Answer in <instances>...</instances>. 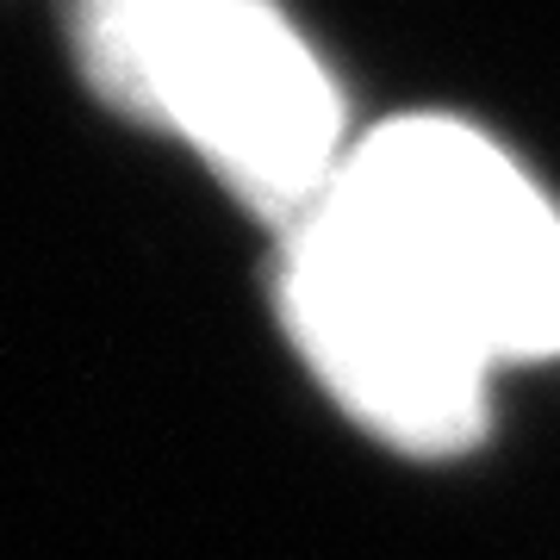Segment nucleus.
I'll return each mask as SVG.
<instances>
[{"label":"nucleus","mask_w":560,"mask_h":560,"mask_svg":"<svg viewBox=\"0 0 560 560\" xmlns=\"http://www.w3.org/2000/svg\"><path fill=\"white\" fill-rule=\"evenodd\" d=\"M62 32L113 113L180 138L275 231L324 200L355 143L280 0H62Z\"/></svg>","instance_id":"1"},{"label":"nucleus","mask_w":560,"mask_h":560,"mask_svg":"<svg viewBox=\"0 0 560 560\" xmlns=\"http://www.w3.org/2000/svg\"><path fill=\"white\" fill-rule=\"evenodd\" d=\"M330 200L430 287L499 361L560 355V219L499 143L460 119H393L349 143Z\"/></svg>","instance_id":"2"},{"label":"nucleus","mask_w":560,"mask_h":560,"mask_svg":"<svg viewBox=\"0 0 560 560\" xmlns=\"http://www.w3.org/2000/svg\"><path fill=\"white\" fill-rule=\"evenodd\" d=\"M275 305L324 393L381 442L455 455L486 430L492 361L330 187L280 231Z\"/></svg>","instance_id":"3"}]
</instances>
